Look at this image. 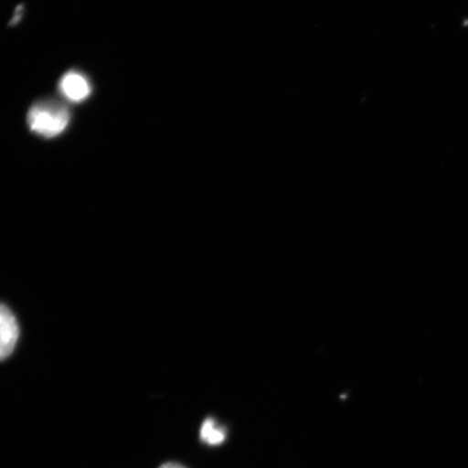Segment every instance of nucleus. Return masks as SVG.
Listing matches in <instances>:
<instances>
[{"label": "nucleus", "instance_id": "nucleus-1", "mask_svg": "<svg viewBox=\"0 0 468 468\" xmlns=\"http://www.w3.org/2000/svg\"><path fill=\"white\" fill-rule=\"evenodd\" d=\"M69 122V110L54 101L35 103L27 114L31 131L45 138H54L66 130Z\"/></svg>", "mask_w": 468, "mask_h": 468}, {"label": "nucleus", "instance_id": "nucleus-2", "mask_svg": "<svg viewBox=\"0 0 468 468\" xmlns=\"http://www.w3.org/2000/svg\"><path fill=\"white\" fill-rule=\"evenodd\" d=\"M20 330L17 321L11 310L0 303V361L13 355Z\"/></svg>", "mask_w": 468, "mask_h": 468}, {"label": "nucleus", "instance_id": "nucleus-3", "mask_svg": "<svg viewBox=\"0 0 468 468\" xmlns=\"http://www.w3.org/2000/svg\"><path fill=\"white\" fill-rule=\"evenodd\" d=\"M60 90L69 101L80 102L90 95L91 88L85 76L78 72H68L60 81Z\"/></svg>", "mask_w": 468, "mask_h": 468}, {"label": "nucleus", "instance_id": "nucleus-4", "mask_svg": "<svg viewBox=\"0 0 468 468\" xmlns=\"http://www.w3.org/2000/svg\"><path fill=\"white\" fill-rule=\"evenodd\" d=\"M200 439L208 446H219L227 439V430L224 426L219 425L215 419L207 418L202 423Z\"/></svg>", "mask_w": 468, "mask_h": 468}, {"label": "nucleus", "instance_id": "nucleus-5", "mask_svg": "<svg viewBox=\"0 0 468 468\" xmlns=\"http://www.w3.org/2000/svg\"><path fill=\"white\" fill-rule=\"evenodd\" d=\"M160 468H186L179 463H174V462H168V463L163 464Z\"/></svg>", "mask_w": 468, "mask_h": 468}]
</instances>
